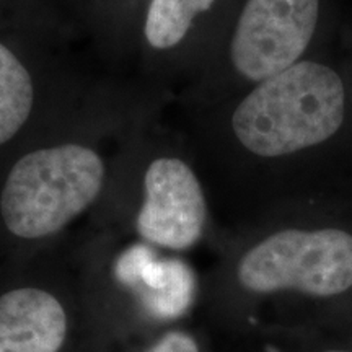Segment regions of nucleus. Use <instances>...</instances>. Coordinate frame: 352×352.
Masks as SVG:
<instances>
[{
    "label": "nucleus",
    "mask_w": 352,
    "mask_h": 352,
    "mask_svg": "<svg viewBox=\"0 0 352 352\" xmlns=\"http://www.w3.org/2000/svg\"><path fill=\"white\" fill-rule=\"evenodd\" d=\"M202 113L201 148L217 176L279 206L352 199V65L311 57Z\"/></svg>",
    "instance_id": "1"
},
{
    "label": "nucleus",
    "mask_w": 352,
    "mask_h": 352,
    "mask_svg": "<svg viewBox=\"0 0 352 352\" xmlns=\"http://www.w3.org/2000/svg\"><path fill=\"white\" fill-rule=\"evenodd\" d=\"M277 209L279 223L236 254L233 283L252 298L297 305L302 333L341 329L352 320V199Z\"/></svg>",
    "instance_id": "2"
},
{
    "label": "nucleus",
    "mask_w": 352,
    "mask_h": 352,
    "mask_svg": "<svg viewBox=\"0 0 352 352\" xmlns=\"http://www.w3.org/2000/svg\"><path fill=\"white\" fill-rule=\"evenodd\" d=\"M324 0H233L197 60L195 103L209 107L333 51Z\"/></svg>",
    "instance_id": "3"
},
{
    "label": "nucleus",
    "mask_w": 352,
    "mask_h": 352,
    "mask_svg": "<svg viewBox=\"0 0 352 352\" xmlns=\"http://www.w3.org/2000/svg\"><path fill=\"white\" fill-rule=\"evenodd\" d=\"M111 171L95 139L39 140L13 155L0 176V220L20 240L56 235L100 199Z\"/></svg>",
    "instance_id": "4"
},
{
    "label": "nucleus",
    "mask_w": 352,
    "mask_h": 352,
    "mask_svg": "<svg viewBox=\"0 0 352 352\" xmlns=\"http://www.w3.org/2000/svg\"><path fill=\"white\" fill-rule=\"evenodd\" d=\"M140 206L135 230L148 243L188 250L204 235L209 202L204 178L191 153L152 152L140 170Z\"/></svg>",
    "instance_id": "5"
},
{
    "label": "nucleus",
    "mask_w": 352,
    "mask_h": 352,
    "mask_svg": "<svg viewBox=\"0 0 352 352\" xmlns=\"http://www.w3.org/2000/svg\"><path fill=\"white\" fill-rule=\"evenodd\" d=\"M50 0H15L0 16V153L23 138L41 113L44 74L28 36Z\"/></svg>",
    "instance_id": "6"
},
{
    "label": "nucleus",
    "mask_w": 352,
    "mask_h": 352,
    "mask_svg": "<svg viewBox=\"0 0 352 352\" xmlns=\"http://www.w3.org/2000/svg\"><path fill=\"white\" fill-rule=\"evenodd\" d=\"M233 0H147L134 36L153 59L176 57L196 46V60L222 28Z\"/></svg>",
    "instance_id": "7"
},
{
    "label": "nucleus",
    "mask_w": 352,
    "mask_h": 352,
    "mask_svg": "<svg viewBox=\"0 0 352 352\" xmlns=\"http://www.w3.org/2000/svg\"><path fill=\"white\" fill-rule=\"evenodd\" d=\"M67 333L60 302L38 287L0 296V352H57Z\"/></svg>",
    "instance_id": "8"
},
{
    "label": "nucleus",
    "mask_w": 352,
    "mask_h": 352,
    "mask_svg": "<svg viewBox=\"0 0 352 352\" xmlns=\"http://www.w3.org/2000/svg\"><path fill=\"white\" fill-rule=\"evenodd\" d=\"M116 272L158 318H176L191 303L192 277L183 263L157 261L148 250L135 246L121 258Z\"/></svg>",
    "instance_id": "9"
},
{
    "label": "nucleus",
    "mask_w": 352,
    "mask_h": 352,
    "mask_svg": "<svg viewBox=\"0 0 352 352\" xmlns=\"http://www.w3.org/2000/svg\"><path fill=\"white\" fill-rule=\"evenodd\" d=\"M87 25L100 33L134 36L147 0H65Z\"/></svg>",
    "instance_id": "10"
},
{
    "label": "nucleus",
    "mask_w": 352,
    "mask_h": 352,
    "mask_svg": "<svg viewBox=\"0 0 352 352\" xmlns=\"http://www.w3.org/2000/svg\"><path fill=\"white\" fill-rule=\"evenodd\" d=\"M303 338V352H352V340L341 331H311Z\"/></svg>",
    "instance_id": "11"
},
{
    "label": "nucleus",
    "mask_w": 352,
    "mask_h": 352,
    "mask_svg": "<svg viewBox=\"0 0 352 352\" xmlns=\"http://www.w3.org/2000/svg\"><path fill=\"white\" fill-rule=\"evenodd\" d=\"M147 352H199L196 341L186 333L173 331L165 334L155 346Z\"/></svg>",
    "instance_id": "12"
},
{
    "label": "nucleus",
    "mask_w": 352,
    "mask_h": 352,
    "mask_svg": "<svg viewBox=\"0 0 352 352\" xmlns=\"http://www.w3.org/2000/svg\"><path fill=\"white\" fill-rule=\"evenodd\" d=\"M13 2H15V0H0V16L12 7Z\"/></svg>",
    "instance_id": "13"
},
{
    "label": "nucleus",
    "mask_w": 352,
    "mask_h": 352,
    "mask_svg": "<svg viewBox=\"0 0 352 352\" xmlns=\"http://www.w3.org/2000/svg\"><path fill=\"white\" fill-rule=\"evenodd\" d=\"M336 331H341V333H344L346 336H349L351 340H352V320L349 321V323L346 324V327H342L341 329H336Z\"/></svg>",
    "instance_id": "14"
},
{
    "label": "nucleus",
    "mask_w": 352,
    "mask_h": 352,
    "mask_svg": "<svg viewBox=\"0 0 352 352\" xmlns=\"http://www.w3.org/2000/svg\"><path fill=\"white\" fill-rule=\"evenodd\" d=\"M347 51H349V54H347V59H349V63L352 65V46H347Z\"/></svg>",
    "instance_id": "15"
}]
</instances>
